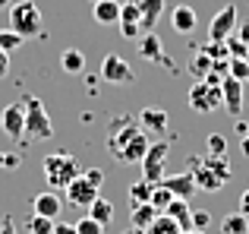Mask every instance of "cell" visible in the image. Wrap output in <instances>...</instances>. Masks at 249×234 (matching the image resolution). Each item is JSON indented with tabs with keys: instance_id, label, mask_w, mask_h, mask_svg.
<instances>
[{
	"instance_id": "cell-44",
	"label": "cell",
	"mask_w": 249,
	"mask_h": 234,
	"mask_svg": "<svg viewBox=\"0 0 249 234\" xmlns=\"http://www.w3.org/2000/svg\"><path fill=\"white\" fill-rule=\"evenodd\" d=\"M10 3H13V0H0V10H3V6H6V10H10Z\"/></svg>"
},
{
	"instance_id": "cell-2",
	"label": "cell",
	"mask_w": 249,
	"mask_h": 234,
	"mask_svg": "<svg viewBox=\"0 0 249 234\" xmlns=\"http://www.w3.org/2000/svg\"><path fill=\"white\" fill-rule=\"evenodd\" d=\"M101 184H104V171H101V168H89V171H82L76 180H70V184L63 187L67 203L76 206V209H89V206L101 196Z\"/></svg>"
},
{
	"instance_id": "cell-14",
	"label": "cell",
	"mask_w": 249,
	"mask_h": 234,
	"mask_svg": "<svg viewBox=\"0 0 249 234\" xmlns=\"http://www.w3.org/2000/svg\"><path fill=\"white\" fill-rule=\"evenodd\" d=\"M167 123H170V117L164 108H142V114H139V127L145 130L148 136H161L167 130Z\"/></svg>"
},
{
	"instance_id": "cell-37",
	"label": "cell",
	"mask_w": 249,
	"mask_h": 234,
	"mask_svg": "<svg viewBox=\"0 0 249 234\" xmlns=\"http://www.w3.org/2000/svg\"><path fill=\"white\" fill-rule=\"evenodd\" d=\"M51 234H76L73 225H67V222H54V231Z\"/></svg>"
},
{
	"instance_id": "cell-41",
	"label": "cell",
	"mask_w": 249,
	"mask_h": 234,
	"mask_svg": "<svg viewBox=\"0 0 249 234\" xmlns=\"http://www.w3.org/2000/svg\"><path fill=\"white\" fill-rule=\"evenodd\" d=\"M237 38H240V41H243L246 48H249V22H243V25H240V35H237Z\"/></svg>"
},
{
	"instance_id": "cell-18",
	"label": "cell",
	"mask_w": 249,
	"mask_h": 234,
	"mask_svg": "<svg viewBox=\"0 0 249 234\" xmlns=\"http://www.w3.org/2000/svg\"><path fill=\"white\" fill-rule=\"evenodd\" d=\"M161 215H167L170 222H177L183 231L193 228V206H189L186 199H170V206H167L164 212H161Z\"/></svg>"
},
{
	"instance_id": "cell-32",
	"label": "cell",
	"mask_w": 249,
	"mask_h": 234,
	"mask_svg": "<svg viewBox=\"0 0 249 234\" xmlns=\"http://www.w3.org/2000/svg\"><path fill=\"white\" fill-rule=\"evenodd\" d=\"M227 76H233V79H249V57H243V60H231L227 63Z\"/></svg>"
},
{
	"instance_id": "cell-8",
	"label": "cell",
	"mask_w": 249,
	"mask_h": 234,
	"mask_svg": "<svg viewBox=\"0 0 249 234\" xmlns=\"http://www.w3.org/2000/svg\"><path fill=\"white\" fill-rule=\"evenodd\" d=\"M189 174H193V180H196V190H205V193H218L221 187L227 184V180L205 161V155H189Z\"/></svg>"
},
{
	"instance_id": "cell-6",
	"label": "cell",
	"mask_w": 249,
	"mask_h": 234,
	"mask_svg": "<svg viewBox=\"0 0 249 234\" xmlns=\"http://www.w3.org/2000/svg\"><path fill=\"white\" fill-rule=\"evenodd\" d=\"M167 152H170V146H167L164 139H155L152 146H148L145 158H142V180H148L152 187L164 184V177H167V171H164Z\"/></svg>"
},
{
	"instance_id": "cell-12",
	"label": "cell",
	"mask_w": 249,
	"mask_h": 234,
	"mask_svg": "<svg viewBox=\"0 0 249 234\" xmlns=\"http://www.w3.org/2000/svg\"><path fill=\"white\" fill-rule=\"evenodd\" d=\"M221 101H224L227 114L240 117V111H243V82L233 79V76H224L221 79Z\"/></svg>"
},
{
	"instance_id": "cell-28",
	"label": "cell",
	"mask_w": 249,
	"mask_h": 234,
	"mask_svg": "<svg viewBox=\"0 0 249 234\" xmlns=\"http://www.w3.org/2000/svg\"><path fill=\"white\" fill-rule=\"evenodd\" d=\"M25 231L29 234H51L54 231V222H51V218H41V215H29L25 218Z\"/></svg>"
},
{
	"instance_id": "cell-23",
	"label": "cell",
	"mask_w": 249,
	"mask_h": 234,
	"mask_svg": "<svg viewBox=\"0 0 249 234\" xmlns=\"http://www.w3.org/2000/svg\"><path fill=\"white\" fill-rule=\"evenodd\" d=\"M89 218H91V222H98L101 228H104V225H110V218H114V206H110V199L98 196L95 203L89 206Z\"/></svg>"
},
{
	"instance_id": "cell-35",
	"label": "cell",
	"mask_w": 249,
	"mask_h": 234,
	"mask_svg": "<svg viewBox=\"0 0 249 234\" xmlns=\"http://www.w3.org/2000/svg\"><path fill=\"white\" fill-rule=\"evenodd\" d=\"M208 225H212V212H208V209H193V228L205 231Z\"/></svg>"
},
{
	"instance_id": "cell-46",
	"label": "cell",
	"mask_w": 249,
	"mask_h": 234,
	"mask_svg": "<svg viewBox=\"0 0 249 234\" xmlns=\"http://www.w3.org/2000/svg\"><path fill=\"white\" fill-rule=\"evenodd\" d=\"M89 3H98V0H89Z\"/></svg>"
},
{
	"instance_id": "cell-15",
	"label": "cell",
	"mask_w": 249,
	"mask_h": 234,
	"mask_svg": "<svg viewBox=\"0 0 249 234\" xmlns=\"http://www.w3.org/2000/svg\"><path fill=\"white\" fill-rule=\"evenodd\" d=\"M63 203L57 193H38L35 199H32V215H41V218H51V222H57V215H60Z\"/></svg>"
},
{
	"instance_id": "cell-17",
	"label": "cell",
	"mask_w": 249,
	"mask_h": 234,
	"mask_svg": "<svg viewBox=\"0 0 249 234\" xmlns=\"http://www.w3.org/2000/svg\"><path fill=\"white\" fill-rule=\"evenodd\" d=\"M164 187L170 190V196H174V199H186V203H189V196L196 193V180H193V174H189V171L164 177Z\"/></svg>"
},
{
	"instance_id": "cell-31",
	"label": "cell",
	"mask_w": 249,
	"mask_h": 234,
	"mask_svg": "<svg viewBox=\"0 0 249 234\" xmlns=\"http://www.w3.org/2000/svg\"><path fill=\"white\" fill-rule=\"evenodd\" d=\"M16 48H22V38L16 35V32H0V51H3V54H13V51Z\"/></svg>"
},
{
	"instance_id": "cell-16",
	"label": "cell",
	"mask_w": 249,
	"mask_h": 234,
	"mask_svg": "<svg viewBox=\"0 0 249 234\" xmlns=\"http://www.w3.org/2000/svg\"><path fill=\"white\" fill-rule=\"evenodd\" d=\"M170 22H174V32L189 35V32H196V25H199V16H196V10L189 3H177L174 10H170Z\"/></svg>"
},
{
	"instance_id": "cell-10",
	"label": "cell",
	"mask_w": 249,
	"mask_h": 234,
	"mask_svg": "<svg viewBox=\"0 0 249 234\" xmlns=\"http://www.w3.org/2000/svg\"><path fill=\"white\" fill-rule=\"evenodd\" d=\"M233 29H237V6L227 3L221 13H214V16H212V25H208V41H212V44H224L227 38L233 35Z\"/></svg>"
},
{
	"instance_id": "cell-43",
	"label": "cell",
	"mask_w": 249,
	"mask_h": 234,
	"mask_svg": "<svg viewBox=\"0 0 249 234\" xmlns=\"http://www.w3.org/2000/svg\"><path fill=\"white\" fill-rule=\"evenodd\" d=\"M123 234H145V231H139V228H133V225H129V231H123Z\"/></svg>"
},
{
	"instance_id": "cell-27",
	"label": "cell",
	"mask_w": 249,
	"mask_h": 234,
	"mask_svg": "<svg viewBox=\"0 0 249 234\" xmlns=\"http://www.w3.org/2000/svg\"><path fill=\"white\" fill-rule=\"evenodd\" d=\"M145 234H183V228H180L177 222H170L167 215H158V218L152 222V228H148Z\"/></svg>"
},
{
	"instance_id": "cell-24",
	"label": "cell",
	"mask_w": 249,
	"mask_h": 234,
	"mask_svg": "<svg viewBox=\"0 0 249 234\" xmlns=\"http://www.w3.org/2000/svg\"><path fill=\"white\" fill-rule=\"evenodd\" d=\"M60 67L67 70V73H73V76L82 73V70H85V54H82L79 48H67L60 54Z\"/></svg>"
},
{
	"instance_id": "cell-9",
	"label": "cell",
	"mask_w": 249,
	"mask_h": 234,
	"mask_svg": "<svg viewBox=\"0 0 249 234\" xmlns=\"http://www.w3.org/2000/svg\"><path fill=\"white\" fill-rule=\"evenodd\" d=\"M101 79L107 86H129V82H136V73L120 54H107L101 60Z\"/></svg>"
},
{
	"instance_id": "cell-5",
	"label": "cell",
	"mask_w": 249,
	"mask_h": 234,
	"mask_svg": "<svg viewBox=\"0 0 249 234\" xmlns=\"http://www.w3.org/2000/svg\"><path fill=\"white\" fill-rule=\"evenodd\" d=\"M19 105H22V114H25V136H29V139H51V136H54L51 114L44 111V105L35 95H25Z\"/></svg>"
},
{
	"instance_id": "cell-30",
	"label": "cell",
	"mask_w": 249,
	"mask_h": 234,
	"mask_svg": "<svg viewBox=\"0 0 249 234\" xmlns=\"http://www.w3.org/2000/svg\"><path fill=\"white\" fill-rule=\"evenodd\" d=\"M120 22H136V25H142V13H139V3H136V0L120 3Z\"/></svg>"
},
{
	"instance_id": "cell-13",
	"label": "cell",
	"mask_w": 249,
	"mask_h": 234,
	"mask_svg": "<svg viewBox=\"0 0 249 234\" xmlns=\"http://www.w3.org/2000/svg\"><path fill=\"white\" fill-rule=\"evenodd\" d=\"M139 57L148 63H161V67H170V60L164 57V44H161V38L155 35V32H145V35L139 38Z\"/></svg>"
},
{
	"instance_id": "cell-25",
	"label": "cell",
	"mask_w": 249,
	"mask_h": 234,
	"mask_svg": "<svg viewBox=\"0 0 249 234\" xmlns=\"http://www.w3.org/2000/svg\"><path fill=\"white\" fill-rule=\"evenodd\" d=\"M221 234H249V218L240 215V212H231L221 222Z\"/></svg>"
},
{
	"instance_id": "cell-34",
	"label": "cell",
	"mask_w": 249,
	"mask_h": 234,
	"mask_svg": "<svg viewBox=\"0 0 249 234\" xmlns=\"http://www.w3.org/2000/svg\"><path fill=\"white\" fill-rule=\"evenodd\" d=\"M73 228H76V234H104V228H101V225H98V222H91L89 215H82L79 222L73 225Z\"/></svg>"
},
{
	"instance_id": "cell-42",
	"label": "cell",
	"mask_w": 249,
	"mask_h": 234,
	"mask_svg": "<svg viewBox=\"0 0 249 234\" xmlns=\"http://www.w3.org/2000/svg\"><path fill=\"white\" fill-rule=\"evenodd\" d=\"M243 155H249V136H243Z\"/></svg>"
},
{
	"instance_id": "cell-7",
	"label": "cell",
	"mask_w": 249,
	"mask_h": 234,
	"mask_svg": "<svg viewBox=\"0 0 249 234\" xmlns=\"http://www.w3.org/2000/svg\"><path fill=\"white\" fill-rule=\"evenodd\" d=\"M186 101L196 114H212V111H218V108H224V101H221V86H212V82H205V79L193 82Z\"/></svg>"
},
{
	"instance_id": "cell-22",
	"label": "cell",
	"mask_w": 249,
	"mask_h": 234,
	"mask_svg": "<svg viewBox=\"0 0 249 234\" xmlns=\"http://www.w3.org/2000/svg\"><path fill=\"white\" fill-rule=\"evenodd\" d=\"M214 67H218V63H214L208 54H202V51H196L193 60H189V73L196 76V82H199V79H208V76L214 73Z\"/></svg>"
},
{
	"instance_id": "cell-38",
	"label": "cell",
	"mask_w": 249,
	"mask_h": 234,
	"mask_svg": "<svg viewBox=\"0 0 249 234\" xmlns=\"http://www.w3.org/2000/svg\"><path fill=\"white\" fill-rule=\"evenodd\" d=\"M0 234H19V231H16V225H13V218H10V215H6V218H3V225H0Z\"/></svg>"
},
{
	"instance_id": "cell-19",
	"label": "cell",
	"mask_w": 249,
	"mask_h": 234,
	"mask_svg": "<svg viewBox=\"0 0 249 234\" xmlns=\"http://www.w3.org/2000/svg\"><path fill=\"white\" fill-rule=\"evenodd\" d=\"M91 16L101 25L120 22V0H98V3H91Z\"/></svg>"
},
{
	"instance_id": "cell-45",
	"label": "cell",
	"mask_w": 249,
	"mask_h": 234,
	"mask_svg": "<svg viewBox=\"0 0 249 234\" xmlns=\"http://www.w3.org/2000/svg\"><path fill=\"white\" fill-rule=\"evenodd\" d=\"M183 234H205V231H196V228H189V231H183Z\"/></svg>"
},
{
	"instance_id": "cell-1",
	"label": "cell",
	"mask_w": 249,
	"mask_h": 234,
	"mask_svg": "<svg viewBox=\"0 0 249 234\" xmlns=\"http://www.w3.org/2000/svg\"><path fill=\"white\" fill-rule=\"evenodd\" d=\"M148 146H152V139H148V133L139 127V120H133V117H120V120L110 123L107 152L114 155L120 165H142Z\"/></svg>"
},
{
	"instance_id": "cell-3",
	"label": "cell",
	"mask_w": 249,
	"mask_h": 234,
	"mask_svg": "<svg viewBox=\"0 0 249 234\" xmlns=\"http://www.w3.org/2000/svg\"><path fill=\"white\" fill-rule=\"evenodd\" d=\"M10 32H16L19 38H38L44 32V16L38 10L35 0H19L10 3Z\"/></svg>"
},
{
	"instance_id": "cell-40",
	"label": "cell",
	"mask_w": 249,
	"mask_h": 234,
	"mask_svg": "<svg viewBox=\"0 0 249 234\" xmlns=\"http://www.w3.org/2000/svg\"><path fill=\"white\" fill-rule=\"evenodd\" d=\"M6 70H10V54H3V51H0V79L6 76Z\"/></svg>"
},
{
	"instance_id": "cell-29",
	"label": "cell",
	"mask_w": 249,
	"mask_h": 234,
	"mask_svg": "<svg viewBox=\"0 0 249 234\" xmlns=\"http://www.w3.org/2000/svg\"><path fill=\"white\" fill-rule=\"evenodd\" d=\"M170 199H174V196H170V190H167L164 184H158V187L152 190V199H148V206H155L158 212H164L167 206H170Z\"/></svg>"
},
{
	"instance_id": "cell-20",
	"label": "cell",
	"mask_w": 249,
	"mask_h": 234,
	"mask_svg": "<svg viewBox=\"0 0 249 234\" xmlns=\"http://www.w3.org/2000/svg\"><path fill=\"white\" fill-rule=\"evenodd\" d=\"M136 3H139V13H142V35H145L158 25L161 13H164V0H136Z\"/></svg>"
},
{
	"instance_id": "cell-21",
	"label": "cell",
	"mask_w": 249,
	"mask_h": 234,
	"mask_svg": "<svg viewBox=\"0 0 249 234\" xmlns=\"http://www.w3.org/2000/svg\"><path fill=\"white\" fill-rule=\"evenodd\" d=\"M158 215H161V212L155 209V206H148V203H139V206L129 209V222H133V228H139V231H148Z\"/></svg>"
},
{
	"instance_id": "cell-11",
	"label": "cell",
	"mask_w": 249,
	"mask_h": 234,
	"mask_svg": "<svg viewBox=\"0 0 249 234\" xmlns=\"http://www.w3.org/2000/svg\"><path fill=\"white\" fill-rule=\"evenodd\" d=\"M0 130H3L10 139H22L25 136V114H22V105L13 101L0 111Z\"/></svg>"
},
{
	"instance_id": "cell-36",
	"label": "cell",
	"mask_w": 249,
	"mask_h": 234,
	"mask_svg": "<svg viewBox=\"0 0 249 234\" xmlns=\"http://www.w3.org/2000/svg\"><path fill=\"white\" fill-rule=\"evenodd\" d=\"M120 32H123V38H142V25H136V22H120Z\"/></svg>"
},
{
	"instance_id": "cell-33",
	"label": "cell",
	"mask_w": 249,
	"mask_h": 234,
	"mask_svg": "<svg viewBox=\"0 0 249 234\" xmlns=\"http://www.w3.org/2000/svg\"><path fill=\"white\" fill-rule=\"evenodd\" d=\"M205 146H208V155H218V158H221V155H227V139L221 133H212Z\"/></svg>"
},
{
	"instance_id": "cell-39",
	"label": "cell",
	"mask_w": 249,
	"mask_h": 234,
	"mask_svg": "<svg viewBox=\"0 0 249 234\" xmlns=\"http://www.w3.org/2000/svg\"><path fill=\"white\" fill-rule=\"evenodd\" d=\"M240 215L249 218V190H243V196H240Z\"/></svg>"
},
{
	"instance_id": "cell-4",
	"label": "cell",
	"mask_w": 249,
	"mask_h": 234,
	"mask_svg": "<svg viewBox=\"0 0 249 234\" xmlns=\"http://www.w3.org/2000/svg\"><path fill=\"white\" fill-rule=\"evenodd\" d=\"M41 171H44V180H48L54 190H63L70 180H76L82 174V168H79V161H76V155H70V152H51V155H44Z\"/></svg>"
},
{
	"instance_id": "cell-26",
	"label": "cell",
	"mask_w": 249,
	"mask_h": 234,
	"mask_svg": "<svg viewBox=\"0 0 249 234\" xmlns=\"http://www.w3.org/2000/svg\"><path fill=\"white\" fill-rule=\"evenodd\" d=\"M152 190L155 187L148 184V180H136V184H129V203L133 206H139V203H148V199H152Z\"/></svg>"
}]
</instances>
